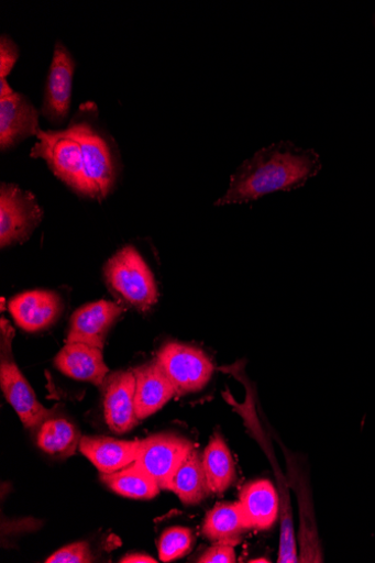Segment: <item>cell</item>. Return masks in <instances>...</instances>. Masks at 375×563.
Returning a JSON list of instances; mask_svg holds the SVG:
<instances>
[{
  "label": "cell",
  "mask_w": 375,
  "mask_h": 563,
  "mask_svg": "<svg viewBox=\"0 0 375 563\" xmlns=\"http://www.w3.org/2000/svg\"><path fill=\"white\" fill-rule=\"evenodd\" d=\"M14 90L10 86L7 78H0V97H5L13 93Z\"/></svg>",
  "instance_id": "27"
},
{
  "label": "cell",
  "mask_w": 375,
  "mask_h": 563,
  "mask_svg": "<svg viewBox=\"0 0 375 563\" xmlns=\"http://www.w3.org/2000/svg\"><path fill=\"white\" fill-rule=\"evenodd\" d=\"M195 450L194 444L176 434H156L145 440L134 462L159 487L169 490L172 482L185 462Z\"/></svg>",
  "instance_id": "7"
},
{
  "label": "cell",
  "mask_w": 375,
  "mask_h": 563,
  "mask_svg": "<svg viewBox=\"0 0 375 563\" xmlns=\"http://www.w3.org/2000/svg\"><path fill=\"white\" fill-rule=\"evenodd\" d=\"M76 67L73 54L58 41L53 51L41 109V114L52 124L60 125L68 119Z\"/></svg>",
  "instance_id": "8"
},
{
  "label": "cell",
  "mask_w": 375,
  "mask_h": 563,
  "mask_svg": "<svg viewBox=\"0 0 375 563\" xmlns=\"http://www.w3.org/2000/svg\"><path fill=\"white\" fill-rule=\"evenodd\" d=\"M14 331L10 322L2 319V365H0V387L12 405L23 426L35 430L51 419L53 412L37 399L33 388L12 360L11 345Z\"/></svg>",
  "instance_id": "4"
},
{
  "label": "cell",
  "mask_w": 375,
  "mask_h": 563,
  "mask_svg": "<svg viewBox=\"0 0 375 563\" xmlns=\"http://www.w3.org/2000/svg\"><path fill=\"white\" fill-rule=\"evenodd\" d=\"M318 153L291 141L265 146L245 161L231 177L227 194L216 207L254 201L276 191H290L305 186L321 169Z\"/></svg>",
  "instance_id": "2"
},
{
  "label": "cell",
  "mask_w": 375,
  "mask_h": 563,
  "mask_svg": "<svg viewBox=\"0 0 375 563\" xmlns=\"http://www.w3.org/2000/svg\"><path fill=\"white\" fill-rule=\"evenodd\" d=\"M80 433L65 419H48L38 430L37 444L45 453L68 457L76 453L80 444Z\"/></svg>",
  "instance_id": "20"
},
{
  "label": "cell",
  "mask_w": 375,
  "mask_h": 563,
  "mask_svg": "<svg viewBox=\"0 0 375 563\" xmlns=\"http://www.w3.org/2000/svg\"><path fill=\"white\" fill-rule=\"evenodd\" d=\"M374 24H375V22H374Z\"/></svg>",
  "instance_id": "29"
},
{
  "label": "cell",
  "mask_w": 375,
  "mask_h": 563,
  "mask_svg": "<svg viewBox=\"0 0 375 563\" xmlns=\"http://www.w3.org/2000/svg\"><path fill=\"white\" fill-rule=\"evenodd\" d=\"M122 563H156L157 561L150 555L143 553H132L124 556Z\"/></svg>",
  "instance_id": "26"
},
{
  "label": "cell",
  "mask_w": 375,
  "mask_h": 563,
  "mask_svg": "<svg viewBox=\"0 0 375 563\" xmlns=\"http://www.w3.org/2000/svg\"><path fill=\"white\" fill-rule=\"evenodd\" d=\"M200 563H234L236 554L233 545L216 544L198 559Z\"/></svg>",
  "instance_id": "25"
},
{
  "label": "cell",
  "mask_w": 375,
  "mask_h": 563,
  "mask_svg": "<svg viewBox=\"0 0 375 563\" xmlns=\"http://www.w3.org/2000/svg\"><path fill=\"white\" fill-rule=\"evenodd\" d=\"M156 361L179 396L200 391L216 372V366L201 349L179 342L161 347Z\"/></svg>",
  "instance_id": "5"
},
{
  "label": "cell",
  "mask_w": 375,
  "mask_h": 563,
  "mask_svg": "<svg viewBox=\"0 0 375 563\" xmlns=\"http://www.w3.org/2000/svg\"><path fill=\"white\" fill-rule=\"evenodd\" d=\"M100 479L117 494L133 499H151L159 493L158 485L134 463L113 474H101Z\"/></svg>",
  "instance_id": "21"
},
{
  "label": "cell",
  "mask_w": 375,
  "mask_h": 563,
  "mask_svg": "<svg viewBox=\"0 0 375 563\" xmlns=\"http://www.w3.org/2000/svg\"><path fill=\"white\" fill-rule=\"evenodd\" d=\"M9 311L16 325L26 332H40L55 324L64 311L62 297L51 290H32L15 296Z\"/></svg>",
  "instance_id": "11"
},
{
  "label": "cell",
  "mask_w": 375,
  "mask_h": 563,
  "mask_svg": "<svg viewBox=\"0 0 375 563\" xmlns=\"http://www.w3.org/2000/svg\"><path fill=\"white\" fill-rule=\"evenodd\" d=\"M169 490L174 492L186 505L199 504L211 493L202 466V455L196 450H192L185 459Z\"/></svg>",
  "instance_id": "19"
},
{
  "label": "cell",
  "mask_w": 375,
  "mask_h": 563,
  "mask_svg": "<svg viewBox=\"0 0 375 563\" xmlns=\"http://www.w3.org/2000/svg\"><path fill=\"white\" fill-rule=\"evenodd\" d=\"M250 562H269V560H266V559H256V560H252Z\"/></svg>",
  "instance_id": "28"
},
{
  "label": "cell",
  "mask_w": 375,
  "mask_h": 563,
  "mask_svg": "<svg viewBox=\"0 0 375 563\" xmlns=\"http://www.w3.org/2000/svg\"><path fill=\"white\" fill-rule=\"evenodd\" d=\"M135 376V413L145 420L155 415L176 395V389L157 361L133 369Z\"/></svg>",
  "instance_id": "13"
},
{
  "label": "cell",
  "mask_w": 375,
  "mask_h": 563,
  "mask_svg": "<svg viewBox=\"0 0 375 563\" xmlns=\"http://www.w3.org/2000/svg\"><path fill=\"white\" fill-rule=\"evenodd\" d=\"M44 213L36 197L18 185L0 186V246L27 241L41 224Z\"/></svg>",
  "instance_id": "6"
},
{
  "label": "cell",
  "mask_w": 375,
  "mask_h": 563,
  "mask_svg": "<svg viewBox=\"0 0 375 563\" xmlns=\"http://www.w3.org/2000/svg\"><path fill=\"white\" fill-rule=\"evenodd\" d=\"M20 58V48L14 40L3 34L0 37V78H7Z\"/></svg>",
  "instance_id": "24"
},
{
  "label": "cell",
  "mask_w": 375,
  "mask_h": 563,
  "mask_svg": "<svg viewBox=\"0 0 375 563\" xmlns=\"http://www.w3.org/2000/svg\"><path fill=\"white\" fill-rule=\"evenodd\" d=\"M246 526L238 503H223L213 507L207 515L202 534L216 544L238 545L245 532Z\"/></svg>",
  "instance_id": "17"
},
{
  "label": "cell",
  "mask_w": 375,
  "mask_h": 563,
  "mask_svg": "<svg viewBox=\"0 0 375 563\" xmlns=\"http://www.w3.org/2000/svg\"><path fill=\"white\" fill-rule=\"evenodd\" d=\"M239 504L250 530H269L279 519L280 498L269 481H256L244 486Z\"/></svg>",
  "instance_id": "15"
},
{
  "label": "cell",
  "mask_w": 375,
  "mask_h": 563,
  "mask_svg": "<svg viewBox=\"0 0 375 563\" xmlns=\"http://www.w3.org/2000/svg\"><path fill=\"white\" fill-rule=\"evenodd\" d=\"M202 466L210 492L221 495L236 479L233 455L220 434L211 438L202 453Z\"/></svg>",
  "instance_id": "18"
},
{
  "label": "cell",
  "mask_w": 375,
  "mask_h": 563,
  "mask_svg": "<svg viewBox=\"0 0 375 563\" xmlns=\"http://www.w3.org/2000/svg\"><path fill=\"white\" fill-rule=\"evenodd\" d=\"M40 112L22 92L0 97V148L16 146L30 136H36Z\"/></svg>",
  "instance_id": "12"
},
{
  "label": "cell",
  "mask_w": 375,
  "mask_h": 563,
  "mask_svg": "<svg viewBox=\"0 0 375 563\" xmlns=\"http://www.w3.org/2000/svg\"><path fill=\"white\" fill-rule=\"evenodd\" d=\"M124 312L121 303L109 300H98L80 307L70 320L67 342L102 349L107 334Z\"/></svg>",
  "instance_id": "10"
},
{
  "label": "cell",
  "mask_w": 375,
  "mask_h": 563,
  "mask_svg": "<svg viewBox=\"0 0 375 563\" xmlns=\"http://www.w3.org/2000/svg\"><path fill=\"white\" fill-rule=\"evenodd\" d=\"M93 561L90 547L87 542H76L52 554L46 563H89Z\"/></svg>",
  "instance_id": "23"
},
{
  "label": "cell",
  "mask_w": 375,
  "mask_h": 563,
  "mask_svg": "<svg viewBox=\"0 0 375 563\" xmlns=\"http://www.w3.org/2000/svg\"><path fill=\"white\" fill-rule=\"evenodd\" d=\"M107 285L121 299L145 312L157 302L158 289L153 273L133 245L119 250L104 265Z\"/></svg>",
  "instance_id": "3"
},
{
  "label": "cell",
  "mask_w": 375,
  "mask_h": 563,
  "mask_svg": "<svg viewBox=\"0 0 375 563\" xmlns=\"http://www.w3.org/2000/svg\"><path fill=\"white\" fill-rule=\"evenodd\" d=\"M36 139L31 156L43 159L76 192L102 200L113 191L120 170L119 151L98 122L91 101L78 110L66 129L40 130Z\"/></svg>",
  "instance_id": "1"
},
{
  "label": "cell",
  "mask_w": 375,
  "mask_h": 563,
  "mask_svg": "<svg viewBox=\"0 0 375 563\" xmlns=\"http://www.w3.org/2000/svg\"><path fill=\"white\" fill-rule=\"evenodd\" d=\"M101 390L107 426L118 434L132 431L139 424L133 371L110 374L101 385Z\"/></svg>",
  "instance_id": "9"
},
{
  "label": "cell",
  "mask_w": 375,
  "mask_h": 563,
  "mask_svg": "<svg viewBox=\"0 0 375 563\" xmlns=\"http://www.w3.org/2000/svg\"><path fill=\"white\" fill-rule=\"evenodd\" d=\"M194 545L192 532L183 527L166 530L158 541L159 560L170 562L188 554Z\"/></svg>",
  "instance_id": "22"
},
{
  "label": "cell",
  "mask_w": 375,
  "mask_h": 563,
  "mask_svg": "<svg viewBox=\"0 0 375 563\" xmlns=\"http://www.w3.org/2000/svg\"><path fill=\"white\" fill-rule=\"evenodd\" d=\"M64 375L101 387L110 369L103 362L102 349L79 342H67L55 360Z\"/></svg>",
  "instance_id": "14"
},
{
  "label": "cell",
  "mask_w": 375,
  "mask_h": 563,
  "mask_svg": "<svg viewBox=\"0 0 375 563\" xmlns=\"http://www.w3.org/2000/svg\"><path fill=\"white\" fill-rule=\"evenodd\" d=\"M142 441H122L107 437H84L79 449L100 474H113L133 464Z\"/></svg>",
  "instance_id": "16"
}]
</instances>
